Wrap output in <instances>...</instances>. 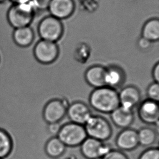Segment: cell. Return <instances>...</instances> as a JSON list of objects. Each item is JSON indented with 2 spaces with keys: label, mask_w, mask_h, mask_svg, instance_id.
Returning <instances> with one entry per match:
<instances>
[{
  "label": "cell",
  "mask_w": 159,
  "mask_h": 159,
  "mask_svg": "<svg viewBox=\"0 0 159 159\" xmlns=\"http://www.w3.org/2000/svg\"><path fill=\"white\" fill-rule=\"evenodd\" d=\"M89 103L97 111L111 114L120 106L118 93L107 86L94 89L89 96Z\"/></svg>",
  "instance_id": "1"
},
{
  "label": "cell",
  "mask_w": 159,
  "mask_h": 159,
  "mask_svg": "<svg viewBox=\"0 0 159 159\" xmlns=\"http://www.w3.org/2000/svg\"><path fill=\"white\" fill-rule=\"evenodd\" d=\"M37 14L30 2L25 3H13L6 13L9 24L14 29L32 25Z\"/></svg>",
  "instance_id": "2"
},
{
  "label": "cell",
  "mask_w": 159,
  "mask_h": 159,
  "mask_svg": "<svg viewBox=\"0 0 159 159\" xmlns=\"http://www.w3.org/2000/svg\"><path fill=\"white\" fill-rule=\"evenodd\" d=\"M37 32L41 40L56 43L62 37L64 26L61 20L48 15L39 21L37 25Z\"/></svg>",
  "instance_id": "3"
},
{
  "label": "cell",
  "mask_w": 159,
  "mask_h": 159,
  "mask_svg": "<svg viewBox=\"0 0 159 159\" xmlns=\"http://www.w3.org/2000/svg\"><path fill=\"white\" fill-rule=\"evenodd\" d=\"M88 137L104 142L111 137L112 129L109 121L101 116L92 115L84 125Z\"/></svg>",
  "instance_id": "4"
},
{
  "label": "cell",
  "mask_w": 159,
  "mask_h": 159,
  "mask_svg": "<svg viewBox=\"0 0 159 159\" xmlns=\"http://www.w3.org/2000/svg\"><path fill=\"white\" fill-rule=\"evenodd\" d=\"M57 136L69 147L80 146L88 138L84 125L71 122L62 125Z\"/></svg>",
  "instance_id": "5"
},
{
  "label": "cell",
  "mask_w": 159,
  "mask_h": 159,
  "mask_svg": "<svg viewBox=\"0 0 159 159\" xmlns=\"http://www.w3.org/2000/svg\"><path fill=\"white\" fill-rule=\"evenodd\" d=\"M33 54L39 63L46 65L57 60L59 54V48L55 42L39 39L34 47Z\"/></svg>",
  "instance_id": "6"
},
{
  "label": "cell",
  "mask_w": 159,
  "mask_h": 159,
  "mask_svg": "<svg viewBox=\"0 0 159 159\" xmlns=\"http://www.w3.org/2000/svg\"><path fill=\"white\" fill-rule=\"evenodd\" d=\"M66 99H52L48 101L43 110V118L48 124L59 123L66 114L69 107Z\"/></svg>",
  "instance_id": "7"
},
{
  "label": "cell",
  "mask_w": 159,
  "mask_h": 159,
  "mask_svg": "<svg viewBox=\"0 0 159 159\" xmlns=\"http://www.w3.org/2000/svg\"><path fill=\"white\" fill-rule=\"evenodd\" d=\"M80 152L86 159L103 157L112 149L109 144L88 137L80 146Z\"/></svg>",
  "instance_id": "8"
},
{
  "label": "cell",
  "mask_w": 159,
  "mask_h": 159,
  "mask_svg": "<svg viewBox=\"0 0 159 159\" xmlns=\"http://www.w3.org/2000/svg\"><path fill=\"white\" fill-rule=\"evenodd\" d=\"M138 115L143 122L159 126V106L158 102L147 99L140 103Z\"/></svg>",
  "instance_id": "9"
},
{
  "label": "cell",
  "mask_w": 159,
  "mask_h": 159,
  "mask_svg": "<svg viewBox=\"0 0 159 159\" xmlns=\"http://www.w3.org/2000/svg\"><path fill=\"white\" fill-rule=\"evenodd\" d=\"M75 7L74 0H51L48 10L50 15L61 21L73 15Z\"/></svg>",
  "instance_id": "10"
},
{
  "label": "cell",
  "mask_w": 159,
  "mask_h": 159,
  "mask_svg": "<svg viewBox=\"0 0 159 159\" xmlns=\"http://www.w3.org/2000/svg\"><path fill=\"white\" fill-rule=\"evenodd\" d=\"M66 114L71 122L83 125L93 115L90 108L82 102H75L69 105Z\"/></svg>",
  "instance_id": "11"
},
{
  "label": "cell",
  "mask_w": 159,
  "mask_h": 159,
  "mask_svg": "<svg viewBox=\"0 0 159 159\" xmlns=\"http://www.w3.org/2000/svg\"><path fill=\"white\" fill-rule=\"evenodd\" d=\"M115 143L120 151H133L139 146L138 131L130 128L123 129L117 136Z\"/></svg>",
  "instance_id": "12"
},
{
  "label": "cell",
  "mask_w": 159,
  "mask_h": 159,
  "mask_svg": "<svg viewBox=\"0 0 159 159\" xmlns=\"http://www.w3.org/2000/svg\"><path fill=\"white\" fill-rule=\"evenodd\" d=\"M118 97L120 106L128 109L134 110L141 101L140 91L133 85H128L122 89L118 93Z\"/></svg>",
  "instance_id": "13"
},
{
  "label": "cell",
  "mask_w": 159,
  "mask_h": 159,
  "mask_svg": "<svg viewBox=\"0 0 159 159\" xmlns=\"http://www.w3.org/2000/svg\"><path fill=\"white\" fill-rule=\"evenodd\" d=\"M112 122L116 127L126 129L128 128L133 124L135 116L133 110L119 106L110 114Z\"/></svg>",
  "instance_id": "14"
},
{
  "label": "cell",
  "mask_w": 159,
  "mask_h": 159,
  "mask_svg": "<svg viewBox=\"0 0 159 159\" xmlns=\"http://www.w3.org/2000/svg\"><path fill=\"white\" fill-rule=\"evenodd\" d=\"M125 80V74L120 67L112 65L106 67L105 74L106 86L116 90L122 86Z\"/></svg>",
  "instance_id": "15"
},
{
  "label": "cell",
  "mask_w": 159,
  "mask_h": 159,
  "mask_svg": "<svg viewBox=\"0 0 159 159\" xmlns=\"http://www.w3.org/2000/svg\"><path fill=\"white\" fill-rule=\"evenodd\" d=\"M38 35L32 26L14 29L13 32V40L15 43L22 48L30 46L33 43Z\"/></svg>",
  "instance_id": "16"
},
{
  "label": "cell",
  "mask_w": 159,
  "mask_h": 159,
  "mask_svg": "<svg viewBox=\"0 0 159 159\" xmlns=\"http://www.w3.org/2000/svg\"><path fill=\"white\" fill-rule=\"evenodd\" d=\"M106 69L102 65H96L87 69L84 77L88 84L95 89L106 86Z\"/></svg>",
  "instance_id": "17"
},
{
  "label": "cell",
  "mask_w": 159,
  "mask_h": 159,
  "mask_svg": "<svg viewBox=\"0 0 159 159\" xmlns=\"http://www.w3.org/2000/svg\"><path fill=\"white\" fill-rule=\"evenodd\" d=\"M66 147L57 136H54L48 140L46 143L45 150L46 154L50 157L56 159L64 154Z\"/></svg>",
  "instance_id": "18"
},
{
  "label": "cell",
  "mask_w": 159,
  "mask_h": 159,
  "mask_svg": "<svg viewBox=\"0 0 159 159\" xmlns=\"http://www.w3.org/2000/svg\"><path fill=\"white\" fill-rule=\"evenodd\" d=\"M139 145L144 147H151L157 139L158 134L155 129L152 127H144L138 130Z\"/></svg>",
  "instance_id": "19"
},
{
  "label": "cell",
  "mask_w": 159,
  "mask_h": 159,
  "mask_svg": "<svg viewBox=\"0 0 159 159\" xmlns=\"http://www.w3.org/2000/svg\"><path fill=\"white\" fill-rule=\"evenodd\" d=\"M142 37L151 42H155L159 39V20L153 18L145 22L141 32Z\"/></svg>",
  "instance_id": "20"
},
{
  "label": "cell",
  "mask_w": 159,
  "mask_h": 159,
  "mask_svg": "<svg viewBox=\"0 0 159 159\" xmlns=\"http://www.w3.org/2000/svg\"><path fill=\"white\" fill-rule=\"evenodd\" d=\"M12 141L11 136L2 129H0V159L8 155L11 152Z\"/></svg>",
  "instance_id": "21"
},
{
  "label": "cell",
  "mask_w": 159,
  "mask_h": 159,
  "mask_svg": "<svg viewBox=\"0 0 159 159\" xmlns=\"http://www.w3.org/2000/svg\"><path fill=\"white\" fill-rule=\"evenodd\" d=\"M147 94L149 99L158 102L159 101V83L154 82L150 84L147 89Z\"/></svg>",
  "instance_id": "22"
},
{
  "label": "cell",
  "mask_w": 159,
  "mask_h": 159,
  "mask_svg": "<svg viewBox=\"0 0 159 159\" xmlns=\"http://www.w3.org/2000/svg\"><path fill=\"white\" fill-rule=\"evenodd\" d=\"M138 159H159V148L149 147L141 153Z\"/></svg>",
  "instance_id": "23"
},
{
  "label": "cell",
  "mask_w": 159,
  "mask_h": 159,
  "mask_svg": "<svg viewBox=\"0 0 159 159\" xmlns=\"http://www.w3.org/2000/svg\"><path fill=\"white\" fill-rule=\"evenodd\" d=\"M50 2L51 0H31L30 3L37 12L48 10Z\"/></svg>",
  "instance_id": "24"
},
{
  "label": "cell",
  "mask_w": 159,
  "mask_h": 159,
  "mask_svg": "<svg viewBox=\"0 0 159 159\" xmlns=\"http://www.w3.org/2000/svg\"><path fill=\"white\" fill-rule=\"evenodd\" d=\"M103 159H129L127 154L124 152L119 149H112L109 153L107 154Z\"/></svg>",
  "instance_id": "25"
},
{
  "label": "cell",
  "mask_w": 159,
  "mask_h": 159,
  "mask_svg": "<svg viewBox=\"0 0 159 159\" xmlns=\"http://www.w3.org/2000/svg\"><path fill=\"white\" fill-rule=\"evenodd\" d=\"M152 42L142 37H141L138 41V47L141 50L144 51L149 49L152 46Z\"/></svg>",
  "instance_id": "26"
},
{
  "label": "cell",
  "mask_w": 159,
  "mask_h": 159,
  "mask_svg": "<svg viewBox=\"0 0 159 159\" xmlns=\"http://www.w3.org/2000/svg\"><path fill=\"white\" fill-rule=\"evenodd\" d=\"M61 125L59 123H52L48 124V130L51 135L57 136L60 130Z\"/></svg>",
  "instance_id": "27"
},
{
  "label": "cell",
  "mask_w": 159,
  "mask_h": 159,
  "mask_svg": "<svg viewBox=\"0 0 159 159\" xmlns=\"http://www.w3.org/2000/svg\"><path fill=\"white\" fill-rule=\"evenodd\" d=\"M152 76L154 82L159 83V63L157 62L154 65L152 71Z\"/></svg>",
  "instance_id": "28"
},
{
  "label": "cell",
  "mask_w": 159,
  "mask_h": 159,
  "mask_svg": "<svg viewBox=\"0 0 159 159\" xmlns=\"http://www.w3.org/2000/svg\"><path fill=\"white\" fill-rule=\"evenodd\" d=\"M9 2L11 3V4L13 3H28L31 1V0H8Z\"/></svg>",
  "instance_id": "29"
},
{
  "label": "cell",
  "mask_w": 159,
  "mask_h": 159,
  "mask_svg": "<svg viewBox=\"0 0 159 159\" xmlns=\"http://www.w3.org/2000/svg\"><path fill=\"white\" fill-rule=\"evenodd\" d=\"M7 1H8V0H0V4L4 3V2H6Z\"/></svg>",
  "instance_id": "30"
},
{
  "label": "cell",
  "mask_w": 159,
  "mask_h": 159,
  "mask_svg": "<svg viewBox=\"0 0 159 159\" xmlns=\"http://www.w3.org/2000/svg\"><path fill=\"white\" fill-rule=\"evenodd\" d=\"M102 159V157H98V158H96V159Z\"/></svg>",
  "instance_id": "31"
}]
</instances>
